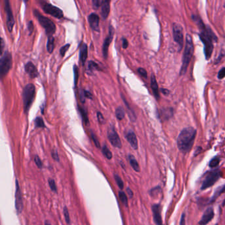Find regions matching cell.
Listing matches in <instances>:
<instances>
[{
    "mask_svg": "<svg viewBox=\"0 0 225 225\" xmlns=\"http://www.w3.org/2000/svg\"><path fill=\"white\" fill-rule=\"evenodd\" d=\"M192 19L200 30L199 36L204 45V54L206 60H209L213 51V42H217V37L209 26L203 23L199 16L192 15Z\"/></svg>",
    "mask_w": 225,
    "mask_h": 225,
    "instance_id": "obj_1",
    "label": "cell"
},
{
    "mask_svg": "<svg viewBox=\"0 0 225 225\" xmlns=\"http://www.w3.org/2000/svg\"><path fill=\"white\" fill-rule=\"evenodd\" d=\"M196 134V129L192 127H187L182 129L177 139V145L180 151L183 153L190 151L195 141Z\"/></svg>",
    "mask_w": 225,
    "mask_h": 225,
    "instance_id": "obj_2",
    "label": "cell"
},
{
    "mask_svg": "<svg viewBox=\"0 0 225 225\" xmlns=\"http://www.w3.org/2000/svg\"><path fill=\"white\" fill-rule=\"evenodd\" d=\"M193 54V44L192 36L189 34H187L186 37V45L185 49L183 51V59H182V65L180 69V76L185 75L187 67L189 66Z\"/></svg>",
    "mask_w": 225,
    "mask_h": 225,
    "instance_id": "obj_3",
    "label": "cell"
},
{
    "mask_svg": "<svg viewBox=\"0 0 225 225\" xmlns=\"http://www.w3.org/2000/svg\"><path fill=\"white\" fill-rule=\"evenodd\" d=\"M22 96L23 100L24 110H25V114H28L29 109L30 106H31V104L35 96V85L32 83L26 85L23 88Z\"/></svg>",
    "mask_w": 225,
    "mask_h": 225,
    "instance_id": "obj_4",
    "label": "cell"
},
{
    "mask_svg": "<svg viewBox=\"0 0 225 225\" xmlns=\"http://www.w3.org/2000/svg\"><path fill=\"white\" fill-rule=\"evenodd\" d=\"M34 15L36 17V18L38 19L40 25L46 30V32L48 36H51L55 33L56 26L55 23L52 20L42 15L39 11V10L37 9H34Z\"/></svg>",
    "mask_w": 225,
    "mask_h": 225,
    "instance_id": "obj_5",
    "label": "cell"
},
{
    "mask_svg": "<svg viewBox=\"0 0 225 225\" xmlns=\"http://www.w3.org/2000/svg\"><path fill=\"white\" fill-rule=\"evenodd\" d=\"M220 176V172L219 169L207 171L203 176L201 190H205L207 188H209L219 180Z\"/></svg>",
    "mask_w": 225,
    "mask_h": 225,
    "instance_id": "obj_6",
    "label": "cell"
},
{
    "mask_svg": "<svg viewBox=\"0 0 225 225\" xmlns=\"http://www.w3.org/2000/svg\"><path fill=\"white\" fill-rule=\"evenodd\" d=\"M12 55L11 54L6 51L2 56L0 60V75L3 77L8 73L12 67Z\"/></svg>",
    "mask_w": 225,
    "mask_h": 225,
    "instance_id": "obj_7",
    "label": "cell"
},
{
    "mask_svg": "<svg viewBox=\"0 0 225 225\" xmlns=\"http://www.w3.org/2000/svg\"><path fill=\"white\" fill-rule=\"evenodd\" d=\"M41 5H42V8L44 10V11L47 14L52 15L57 19H61L63 17V11L57 7L45 2H42L41 3Z\"/></svg>",
    "mask_w": 225,
    "mask_h": 225,
    "instance_id": "obj_8",
    "label": "cell"
},
{
    "mask_svg": "<svg viewBox=\"0 0 225 225\" xmlns=\"http://www.w3.org/2000/svg\"><path fill=\"white\" fill-rule=\"evenodd\" d=\"M173 38L175 42L178 44L179 51L182 48L183 44V28L178 23L173 24Z\"/></svg>",
    "mask_w": 225,
    "mask_h": 225,
    "instance_id": "obj_9",
    "label": "cell"
},
{
    "mask_svg": "<svg viewBox=\"0 0 225 225\" xmlns=\"http://www.w3.org/2000/svg\"><path fill=\"white\" fill-rule=\"evenodd\" d=\"M5 11L7 15V26L9 30V32H11L13 31V26L15 25V19L13 17L12 9L11 8V5H10V2L8 0H5Z\"/></svg>",
    "mask_w": 225,
    "mask_h": 225,
    "instance_id": "obj_10",
    "label": "cell"
},
{
    "mask_svg": "<svg viewBox=\"0 0 225 225\" xmlns=\"http://www.w3.org/2000/svg\"><path fill=\"white\" fill-rule=\"evenodd\" d=\"M107 136L109 141L110 142L111 144L113 145L114 147H116L118 149L122 148V145L120 140V138L119 137V135L118 134L117 131H116L114 127H110L108 130Z\"/></svg>",
    "mask_w": 225,
    "mask_h": 225,
    "instance_id": "obj_11",
    "label": "cell"
},
{
    "mask_svg": "<svg viewBox=\"0 0 225 225\" xmlns=\"http://www.w3.org/2000/svg\"><path fill=\"white\" fill-rule=\"evenodd\" d=\"M114 30L112 26H110L109 27V32L108 35L106 36V38L105 39L103 45H102V54L104 59H107L108 57V48L110 46V44H111L112 40H113V36H114Z\"/></svg>",
    "mask_w": 225,
    "mask_h": 225,
    "instance_id": "obj_12",
    "label": "cell"
},
{
    "mask_svg": "<svg viewBox=\"0 0 225 225\" xmlns=\"http://www.w3.org/2000/svg\"><path fill=\"white\" fill-rule=\"evenodd\" d=\"M15 209L18 214L22 212L23 209V202L21 191H20L19 182L16 180V191H15Z\"/></svg>",
    "mask_w": 225,
    "mask_h": 225,
    "instance_id": "obj_13",
    "label": "cell"
},
{
    "mask_svg": "<svg viewBox=\"0 0 225 225\" xmlns=\"http://www.w3.org/2000/svg\"><path fill=\"white\" fill-rule=\"evenodd\" d=\"M88 23L91 28L94 31L98 32L100 30L99 28V22H100V17L94 13H92L89 15L88 17Z\"/></svg>",
    "mask_w": 225,
    "mask_h": 225,
    "instance_id": "obj_14",
    "label": "cell"
},
{
    "mask_svg": "<svg viewBox=\"0 0 225 225\" xmlns=\"http://www.w3.org/2000/svg\"><path fill=\"white\" fill-rule=\"evenodd\" d=\"M214 211L212 207L207 208L206 211H205L202 219L199 220V225H207L209 222H211V220L214 217Z\"/></svg>",
    "mask_w": 225,
    "mask_h": 225,
    "instance_id": "obj_15",
    "label": "cell"
},
{
    "mask_svg": "<svg viewBox=\"0 0 225 225\" xmlns=\"http://www.w3.org/2000/svg\"><path fill=\"white\" fill-rule=\"evenodd\" d=\"M153 219L156 225H162V220L161 217V207L159 204H155L152 206Z\"/></svg>",
    "mask_w": 225,
    "mask_h": 225,
    "instance_id": "obj_16",
    "label": "cell"
},
{
    "mask_svg": "<svg viewBox=\"0 0 225 225\" xmlns=\"http://www.w3.org/2000/svg\"><path fill=\"white\" fill-rule=\"evenodd\" d=\"M25 72L29 75L30 78L34 79L39 76V71L36 67L31 61H29L25 66Z\"/></svg>",
    "mask_w": 225,
    "mask_h": 225,
    "instance_id": "obj_17",
    "label": "cell"
},
{
    "mask_svg": "<svg viewBox=\"0 0 225 225\" xmlns=\"http://www.w3.org/2000/svg\"><path fill=\"white\" fill-rule=\"evenodd\" d=\"M125 139L129 142V144L131 146V147L137 150L138 149V141L137 137L135 133L133 131H129L127 134H125Z\"/></svg>",
    "mask_w": 225,
    "mask_h": 225,
    "instance_id": "obj_18",
    "label": "cell"
},
{
    "mask_svg": "<svg viewBox=\"0 0 225 225\" xmlns=\"http://www.w3.org/2000/svg\"><path fill=\"white\" fill-rule=\"evenodd\" d=\"M88 56V47L85 43H81L79 48V60L82 65H83L86 62Z\"/></svg>",
    "mask_w": 225,
    "mask_h": 225,
    "instance_id": "obj_19",
    "label": "cell"
},
{
    "mask_svg": "<svg viewBox=\"0 0 225 225\" xmlns=\"http://www.w3.org/2000/svg\"><path fill=\"white\" fill-rule=\"evenodd\" d=\"M151 87L152 88L153 93L154 94V96L156 98V99H160V93L159 90V86L157 81L156 80V78L154 75H152L151 77Z\"/></svg>",
    "mask_w": 225,
    "mask_h": 225,
    "instance_id": "obj_20",
    "label": "cell"
},
{
    "mask_svg": "<svg viewBox=\"0 0 225 225\" xmlns=\"http://www.w3.org/2000/svg\"><path fill=\"white\" fill-rule=\"evenodd\" d=\"M110 1H104L103 5L101 7V12L100 15L103 19H106L108 18V16L110 13Z\"/></svg>",
    "mask_w": 225,
    "mask_h": 225,
    "instance_id": "obj_21",
    "label": "cell"
},
{
    "mask_svg": "<svg viewBox=\"0 0 225 225\" xmlns=\"http://www.w3.org/2000/svg\"><path fill=\"white\" fill-rule=\"evenodd\" d=\"M224 192H225V185L221 186L220 187H218L215 190V191H214L213 196L211 197L209 203H212L215 202L218 197L222 195V193H224Z\"/></svg>",
    "mask_w": 225,
    "mask_h": 225,
    "instance_id": "obj_22",
    "label": "cell"
},
{
    "mask_svg": "<svg viewBox=\"0 0 225 225\" xmlns=\"http://www.w3.org/2000/svg\"><path fill=\"white\" fill-rule=\"evenodd\" d=\"M128 159L129 161V163H130V165L131 166L133 169L137 172H140V166H139L138 162L137 161V160H136L134 156L131 155H129L128 156Z\"/></svg>",
    "mask_w": 225,
    "mask_h": 225,
    "instance_id": "obj_23",
    "label": "cell"
},
{
    "mask_svg": "<svg viewBox=\"0 0 225 225\" xmlns=\"http://www.w3.org/2000/svg\"><path fill=\"white\" fill-rule=\"evenodd\" d=\"M47 51L50 54H52L54 50V38L53 36H48L47 41Z\"/></svg>",
    "mask_w": 225,
    "mask_h": 225,
    "instance_id": "obj_24",
    "label": "cell"
},
{
    "mask_svg": "<svg viewBox=\"0 0 225 225\" xmlns=\"http://www.w3.org/2000/svg\"><path fill=\"white\" fill-rule=\"evenodd\" d=\"M78 108H79V113L81 114L82 120H83V122L85 123V124L88 125V123H89V120H88V115H87L86 110H85L83 108L79 106H78Z\"/></svg>",
    "mask_w": 225,
    "mask_h": 225,
    "instance_id": "obj_25",
    "label": "cell"
},
{
    "mask_svg": "<svg viewBox=\"0 0 225 225\" xmlns=\"http://www.w3.org/2000/svg\"><path fill=\"white\" fill-rule=\"evenodd\" d=\"M116 117L118 120H122L125 117V111L122 106H118L116 110Z\"/></svg>",
    "mask_w": 225,
    "mask_h": 225,
    "instance_id": "obj_26",
    "label": "cell"
},
{
    "mask_svg": "<svg viewBox=\"0 0 225 225\" xmlns=\"http://www.w3.org/2000/svg\"><path fill=\"white\" fill-rule=\"evenodd\" d=\"M79 97H80L81 100L83 102H84L86 98H89V99H92V98H93V95H92V94L90 93L89 91H87L86 90H83V91H82V92L80 93Z\"/></svg>",
    "mask_w": 225,
    "mask_h": 225,
    "instance_id": "obj_27",
    "label": "cell"
},
{
    "mask_svg": "<svg viewBox=\"0 0 225 225\" xmlns=\"http://www.w3.org/2000/svg\"><path fill=\"white\" fill-rule=\"evenodd\" d=\"M102 154L104 155L106 158L108 160H110L112 158V152L109 150L108 146L106 145H104L102 148Z\"/></svg>",
    "mask_w": 225,
    "mask_h": 225,
    "instance_id": "obj_28",
    "label": "cell"
},
{
    "mask_svg": "<svg viewBox=\"0 0 225 225\" xmlns=\"http://www.w3.org/2000/svg\"><path fill=\"white\" fill-rule=\"evenodd\" d=\"M172 108H165L164 110H162L161 112L163 114V117L165 119H168L170 118H171L173 115V111H172Z\"/></svg>",
    "mask_w": 225,
    "mask_h": 225,
    "instance_id": "obj_29",
    "label": "cell"
},
{
    "mask_svg": "<svg viewBox=\"0 0 225 225\" xmlns=\"http://www.w3.org/2000/svg\"><path fill=\"white\" fill-rule=\"evenodd\" d=\"M35 125L36 128H46L45 124H44V120L42 117H37L35 120Z\"/></svg>",
    "mask_w": 225,
    "mask_h": 225,
    "instance_id": "obj_30",
    "label": "cell"
},
{
    "mask_svg": "<svg viewBox=\"0 0 225 225\" xmlns=\"http://www.w3.org/2000/svg\"><path fill=\"white\" fill-rule=\"evenodd\" d=\"M119 197H120V199L122 202V203L124 204L125 206L127 207L128 205V197H127V196H126V194L124 192L120 191V192H119Z\"/></svg>",
    "mask_w": 225,
    "mask_h": 225,
    "instance_id": "obj_31",
    "label": "cell"
},
{
    "mask_svg": "<svg viewBox=\"0 0 225 225\" xmlns=\"http://www.w3.org/2000/svg\"><path fill=\"white\" fill-rule=\"evenodd\" d=\"M73 71H74V81H75V87L77 86L78 79L79 77V68L75 65L73 66Z\"/></svg>",
    "mask_w": 225,
    "mask_h": 225,
    "instance_id": "obj_32",
    "label": "cell"
},
{
    "mask_svg": "<svg viewBox=\"0 0 225 225\" xmlns=\"http://www.w3.org/2000/svg\"><path fill=\"white\" fill-rule=\"evenodd\" d=\"M88 70H91V71L94 70V69L98 70V71L100 70V68L99 66H98V65L97 63H95L94 61H90L89 62H88Z\"/></svg>",
    "mask_w": 225,
    "mask_h": 225,
    "instance_id": "obj_33",
    "label": "cell"
},
{
    "mask_svg": "<svg viewBox=\"0 0 225 225\" xmlns=\"http://www.w3.org/2000/svg\"><path fill=\"white\" fill-rule=\"evenodd\" d=\"M114 179L116 180V182L118 186L120 187L121 190L124 188V182H123L122 179L120 178V176L118 175V174H114Z\"/></svg>",
    "mask_w": 225,
    "mask_h": 225,
    "instance_id": "obj_34",
    "label": "cell"
},
{
    "mask_svg": "<svg viewBox=\"0 0 225 225\" xmlns=\"http://www.w3.org/2000/svg\"><path fill=\"white\" fill-rule=\"evenodd\" d=\"M63 214L65 217V220L67 224H70L71 223V219H70V216L69 213V211L67 209V207H64L63 208Z\"/></svg>",
    "mask_w": 225,
    "mask_h": 225,
    "instance_id": "obj_35",
    "label": "cell"
},
{
    "mask_svg": "<svg viewBox=\"0 0 225 225\" xmlns=\"http://www.w3.org/2000/svg\"><path fill=\"white\" fill-rule=\"evenodd\" d=\"M220 163V159L218 157H214L213 159H211V161L209 162V166L211 168H215V167L218 166Z\"/></svg>",
    "mask_w": 225,
    "mask_h": 225,
    "instance_id": "obj_36",
    "label": "cell"
},
{
    "mask_svg": "<svg viewBox=\"0 0 225 225\" xmlns=\"http://www.w3.org/2000/svg\"><path fill=\"white\" fill-rule=\"evenodd\" d=\"M48 184H49V186L50 187L51 190L53 191V192H57V187H56V184L55 181H54V180L50 178L48 180Z\"/></svg>",
    "mask_w": 225,
    "mask_h": 225,
    "instance_id": "obj_37",
    "label": "cell"
},
{
    "mask_svg": "<svg viewBox=\"0 0 225 225\" xmlns=\"http://www.w3.org/2000/svg\"><path fill=\"white\" fill-rule=\"evenodd\" d=\"M70 46V44H66V45H64L63 46H62L60 48V54L61 56L63 57L65 55H66V53L67 51L68 50V49H69V48Z\"/></svg>",
    "mask_w": 225,
    "mask_h": 225,
    "instance_id": "obj_38",
    "label": "cell"
},
{
    "mask_svg": "<svg viewBox=\"0 0 225 225\" xmlns=\"http://www.w3.org/2000/svg\"><path fill=\"white\" fill-rule=\"evenodd\" d=\"M91 137L92 139H93V142L94 143L95 146H96L97 148H100V143H99V141H98L96 135H95L93 132H91Z\"/></svg>",
    "mask_w": 225,
    "mask_h": 225,
    "instance_id": "obj_39",
    "label": "cell"
},
{
    "mask_svg": "<svg viewBox=\"0 0 225 225\" xmlns=\"http://www.w3.org/2000/svg\"><path fill=\"white\" fill-rule=\"evenodd\" d=\"M92 3H93L94 8L97 9L98 8H100V6L102 7V5H103V3H104V1H103V0H93Z\"/></svg>",
    "mask_w": 225,
    "mask_h": 225,
    "instance_id": "obj_40",
    "label": "cell"
},
{
    "mask_svg": "<svg viewBox=\"0 0 225 225\" xmlns=\"http://www.w3.org/2000/svg\"><path fill=\"white\" fill-rule=\"evenodd\" d=\"M35 162L36 164V165L38 166L39 168H42V162L38 155H36L35 156Z\"/></svg>",
    "mask_w": 225,
    "mask_h": 225,
    "instance_id": "obj_41",
    "label": "cell"
},
{
    "mask_svg": "<svg viewBox=\"0 0 225 225\" xmlns=\"http://www.w3.org/2000/svg\"><path fill=\"white\" fill-rule=\"evenodd\" d=\"M137 71L141 76H142L144 78H147V72H146V71L144 69V68L139 67L137 69Z\"/></svg>",
    "mask_w": 225,
    "mask_h": 225,
    "instance_id": "obj_42",
    "label": "cell"
},
{
    "mask_svg": "<svg viewBox=\"0 0 225 225\" xmlns=\"http://www.w3.org/2000/svg\"><path fill=\"white\" fill-rule=\"evenodd\" d=\"M52 156L54 161H56V162H60V157H59V155L57 153V150L54 149L52 151Z\"/></svg>",
    "mask_w": 225,
    "mask_h": 225,
    "instance_id": "obj_43",
    "label": "cell"
},
{
    "mask_svg": "<svg viewBox=\"0 0 225 225\" xmlns=\"http://www.w3.org/2000/svg\"><path fill=\"white\" fill-rule=\"evenodd\" d=\"M97 115V119H98V122H99L100 124H104V123H105V119H104V118L103 116V115H102V114L101 113V112H98Z\"/></svg>",
    "mask_w": 225,
    "mask_h": 225,
    "instance_id": "obj_44",
    "label": "cell"
},
{
    "mask_svg": "<svg viewBox=\"0 0 225 225\" xmlns=\"http://www.w3.org/2000/svg\"><path fill=\"white\" fill-rule=\"evenodd\" d=\"M218 79H223V78L225 77V67H223L221 69L219 73H218Z\"/></svg>",
    "mask_w": 225,
    "mask_h": 225,
    "instance_id": "obj_45",
    "label": "cell"
},
{
    "mask_svg": "<svg viewBox=\"0 0 225 225\" xmlns=\"http://www.w3.org/2000/svg\"><path fill=\"white\" fill-rule=\"evenodd\" d=\"M27 26H28L27 28H28V30L29 31V35H30L32 33L33 30H34V25H33L32 20H30V21L28 23V24H27Z\"/></svg>",
    "mask_w": 225,
    "mask_h": 225,
    "instance_id": "obj_46",
    "label": "cell"
},
{
    "mask_svg": "<svg viewBox=\"0 0 225 225\" xmlns=\"http://www.w3.org/2000/svg\"><path fill=\"white\" fill-rule=\"evenodd\" d=\"M122 47H123V48L126 49L128 47V45H129L128 40L126 39H125V38H123L122 39Z\"/></svg>",
    "mask_w": 225,
    "mask_h": 225,
    "instance_id": "obj_47",
    "label": "cell"
},
{
    "mask_svg": "<svg viewBox=\"0 0 225 225\" xmlns=\"http://www.w3.org/2000/svg\"><path fill=\"white\" fill-rule=\"evenodd\" d=\"M126 191H127V193L128 194L129 197H130V198H132L133 196H134V193H133L132 190L130 188H129V187H128L127 190H126Z\"/></svg>",
    "mask_w": 225,
    "mask_h": 225,
    "instance_id": "obj_48",
    "label": "cell"
},
{
    "mask_svg": "<svg viewBox=\"0 0 225 225\" xmlns=\"http://www.w3.org/2000/svg\"><path fill=\"white\" fill-rule=\"evenodd\" d=\"M180 225H185V214H182V215L181 217Z\"/></svg>",
    "mask_w": 225,
    "mask_h": 225,
    "instance_id": "obj_49",
    "label": "cell"
},
{
    "mask_svg": "<svg viewBox=\"0 0 225 225\" xmlns=\"http://www.w3.org/2000/svg\"><path fill=\"white\" fill-rule=\"evenodd\" d=\"M3 44H4V42H3V39L2 38L1 39V51H0V53H1V55H3Z\"/></svg>",
    "mask_w": 225,
    "mask_h": 225,
    "instance_id": "obj_50",
    "label": "cell"
},
{
    "mask_svg": "<svg viewBox=\"0 0 225 225\" xmlns=\"http://www.w3.org/2000/svg\"><path fill=\"white\" fill-rule=\"evenodd\" d=\"M161 91H162V93L165 95H168L170 93V91L168 89H163V88H162Z\"/></svg>",
    "mask_w": 225,
    "mask_h": 225,
    "instance_id": "obj_51",
    "label": "cell"
},
{
    "mask_svg": "<svg viewBox=\"0 0 225 225\" xmlns=\"http://www.w3.org/2000/svg\"><path fill=\"white\" fill-rule=\"evenodd\" d=\"M45 225H51V223L49 222L48 220H46L45 221Z\"/></svg>",
    "mask_w": 225,
    "mask_h": 225,
    "instance_id": "obj_52",
    "label": "cell"
},
{
    "mask_svg": "<svg viewBox=\"0 0 225 225\" xmlns=\"http://www.w3.org/2000/svg\"><path fill=\"white\" fill-rule=\"evenodd\" d=\"M224 205H225V199H224V201L223 203V206H224Z\"/></svg>",
    "mask_w": 225,
    "mask_h": 225,
    "instance_id": "obj_53",
    "label": "cell"
},
{
    "mask_svg": "<svg viewBox=\"0 0 225 225\" xmlns=\"http://www.w3.org/2000/svg\"><path fill=\"white\" fill-rule=\"evenodd\" d=\"M216 225H219V224H216Z\"/></svg>",
    "mask_w": 225,
    "mask_h": 225,
    "instance_id": "obj_54",
    "label": "cell"
}]
</instances>
